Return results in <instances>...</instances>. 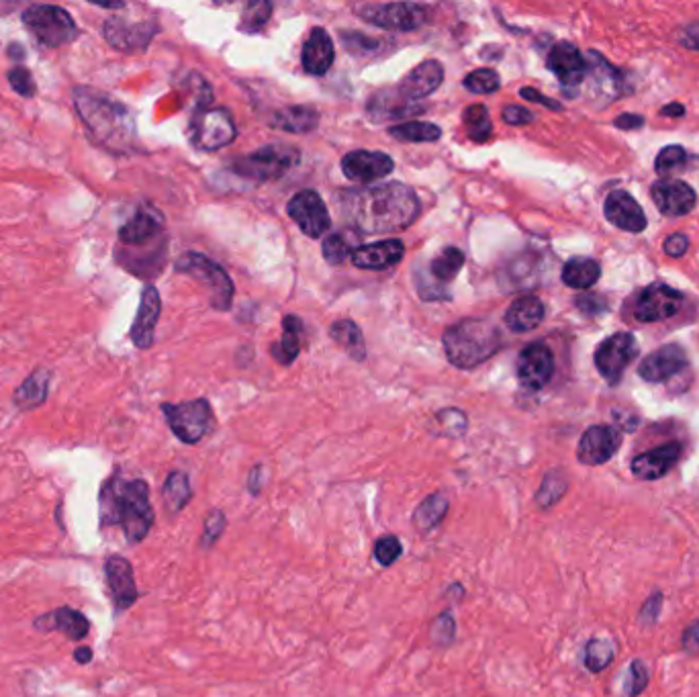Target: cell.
Listing matches in <instances>:
<instances>
[{"label":"cell","mask_w":699,"mask_h":697,"mask_svg":"<svg viewBox=\"0 0 699 697\" xmlns=\"http://www.w3.org/2000/svg\"><path fill=\"white\" fill-rule=\"evenodd\" d=\"M342 209L346 219L364 234H393L407 229L419 215V199L403 182H385L344 193Z\"/></svg>","instance_id":"6da1fadb"},{"label":"cell","mask_w":699,"mask_h":697,"mask_svg":"<svg viewBox=\"0 0 699 697\" xmlns=\"http://www.w3.org/2000/svg\"><path fill=\"white\" fill-rule=\"evenodd\" d=\"M101 528H121L127 544L144 542L156 522L150 501V485L144 479H123L111 475L99 495Z\"/></svg>","instance_id":"7a4b0ae2"},{"label":"cell","mask_w":699,"mask_h":697,"mask_svg":"<svg viewBox=\"0 0 699 697\" xmlns=\"http://www.w3.org/2000/svg\"><path fill=\"white\" fill-rule=\"evenodd\" d=\"M72 99L80 121L101 148L115 154H127L135 148V119L123 103L90 86H76Z\"/></svg>","instance_id":"3957f363"},{"label":"cell","mask_w":699,"mask_h":697,"mask_svg":"<svg viewBox=\"0 0 699 697\" xmlns=\"http://www.w3.org/2000/svg\"><path fill=\"white\" fill-rule=\"evenodd\" d=\"M446 358L460 370H471L487 362L499 350V332L487 319H462L442 336Z\"/></svg>","instance_id":"277c9868"},{"label":"cell","mask_w":699,"mask_h":697,"mask_svg":"<svg viewBox=\"0 0 699 697\" xmlns=\"http://www.w3.org/2000/svg\"><path fill=\"white\" fill-rule=\"evenodd\" d=\"M23 25L45 48H62L80 35L72 15L56 5H31L23 13Z\"/></svg>","instance_id":"5b68a950"},{"label":"cell","mask_w":699,"mask_h":697,"mask_svg":"<svg viewBox=\"0 0 699 697\" xmlns=\"http://www.w3.org/2000/svg\"><path fill=\"white\" fill-rule=\"evenodd\" d=\"M301 154L295 146H264L240 160L233 162L231 170L258 182L278 180L299 166Z\"/></svg>","instance_id":"8992f818"},{"label":"cell","mask_w":699,"mask_h":697,"mask_svg":"<svg viewBox=\"0 0 699 697\" xmlns=\"http://www.w3.org/2000/svg\"><path fill=\"white\" fill-rule=\"evenodd\" d=\"M162 413L172 434L184 444H199L215 424L213 409L207 399L184 403H164Z\"/></svg>","instance_id":"52a82bcc"},{"label":"cell","mask_w":699,"mask_h":697,"mask_svg":"<svg viewBox=\"0 0 699 697\" xmlns=\"http://www.w3.org/2000/svg\"><path fill=\"white\" fill-rule=\"evenodd\" d=\"M176 270L182 274H189L191 278H195V281L205 285L207 291L211 293V305L217 311H227L231 307L236 287H233L231 278L219 264H215L203 254L186 252L184 256L178 258Z\"/></svg>","instance_id":"ba28073f"},{"label":"cell","mask_w":699,"mask_h":697,"mask_svg":"<svg viewBox=\"0 0 699 697\" xmlns=\"http://www.w3.org/2000/svg\"><path fill=\"white\" fill-rule=\"evenodd\" d=\"M236 135V123L225 109H203L193 115L189 125L191 144L203 152H215L229 146Z\"/></svg>","instance_id":"9c48e42d"},{"label":"cell","mask_w":699,"mask_h":697,"mask_svg":"<svg viewBox=\"0 0 699 697\" xmlns=\"http://www.w3.org/2000/svg\"><path fill=\"white\" fill-rule=\"evenodd\" d=\"M638 356V342L632 334H614L612 338L603 340L595 352V366L599 375L610 385H618L626 368Z\"/></svg>","instance_id":"30bf717a"},{"label":"cell","mask_w":699,"mask_h":697,"mask_svg":"<svg viewBox=\"0 0 699 697\" xmlns=\"http://www.w3.org/2000/svg\"><path fill=\"white\" fill-rule=\"evenodd\" d=\"M158 33V25L154 21H127L121 15H113L103 25L105 41L117 52L133 54L144 52Z\"/></svg>","instance_id":"8fae6325"},{"label":"cell","mask_w":699,"mask_h":697,"mask_svg":"<svg viewBox=\"0 0 699 697\" xmlns=\"http://www.w3.org/2000/svg\"><path fill=\"white\" fill-rule=\"evenodd\" d=\"M360 17L387 31H413L428 21L424 7L413 3H389V5H366L360 9Z\"/></svg>","instance_id":"7c38bea8"},{"label":"cell","mask_w":699,"mask_h":697,"mask_svg":"<svg viewBox=\"0 0 699 697\" xmlns=\"http://www.w3.org/2000/svg\"><path fill=\"white\" fill-rule=\"evenodd\" d=\"M289 217L299 225L307 238H321L332 227V217L323 199L315 191L297 193L287 205Z\"/></svg>","instance_id":"4fadbf2b"},{"label":"cell","mask_w":699,"mask_h":697,"mask_svg":"<svg viewBox=\"0 0 699 697\" xmlns=\"http://www.w3.org/2000/svg\"><path fill=\"white\" fill-rule=\"evenodd\" d=\"M683 305V293L655 283L646 287L636 303H634V317L642 323H652V321H663L673 317Z\"/></svg>","instance_id":"5bb4252c"},{"label":"cell","mask_w":699,"mask_h":697,"mask_svg":"<svg viewBox=\"0 0 699 697\" xmlns=\"http://www.w3.org/2000/svg\"><path fill=\"white\" fill-rule=\"evenodd\" d=\"M105 577H107V585L111 591V601H113L115 614H123L125 610H129L133 606L139 597L133 567L125 559V556L111 554V556H107V561H105Z\"/></svg>","instance_id":"9a60e30c"},{"label":"cell","mask_w":699,"mask_h":697,"mask_svg":"<svg viewBox=\"0 0 699 697\" xmlns=\"http://www.w3.org/2000/svg\"><path fill=\"white\" fill-rule=\"evenodd\" d=\"M622 446V434L612 426H591L579 440L577 458L587 467H599L614 458Z\"/></svg>","instance_id":"2e32d148"},{"label":"cell","mask_w":699,"mask_h":697,"mask_svg":"<svg viewBox=\"0 0 699 697\" xmlns=\"http://www.w3.org/2000/svg\"><path fill=\"white\" fill-rule=\"evenodd\" d=\"M554 375V356L552 350L542 344H530L522 350L518 358V379L520 385L528 391H540L548 385Z\"/></svg>","instance_id":"e0dca14e"},{"label":"cell","mask_w":699,"mask_h":697,"mask_svg":"<svg viewBox=\"0 0 699 697\" xmlns=\"http://www.w3.org/2000/svg\"><path fill=\"white\" fill-rule=\"evenodd\" d=\"M395 170V162L385 152L356 150L342 158V172L348 180L370 184L387 178Z\"/></svg>","instance_id":"ac0fdd59"},{"label":"cell","mask_w":699,"mask_h":697,"mask_svg":"<svg viewBox=\"0 0 699 697\" xmlns=\"http://www.w3.org/2000/svg\"><path fill=\"white\" fill-rule=\"evenodd\" d=\"M652 201L667 217H683L697 205V195L683 180H659L652 184Z\"/></svg>","instance_id":"d6986e66"},{"label":"cell","mask_w":699,"mask_h":697,"mask_svg":"<svg viewBox=\"0 0 699 697\" xmlns=\"http://www.w3.org/2000/svg\"><path fill=\"white\" fill-rule=\"evenodd\" d=\"M685 366H687L685 350L677 344H669L659 348L657 352L648 354L640 362L638 373L646 383H665L677 373H681Z\"/></svg>","instance_id":"ffe728a7"},{"label":"cell","mask_w":699,"mask_h":697,"mask_svg":"<svg viewBox=\"0 0 699 697\" xmlns=\"http://www.w3.org/2000/svg\"><path fill=\"white\" fill-rule=\"evenodd\" d=\"M160 311H162L160 293L156 287L148 285L142 291V301H139V309H137V315L133 321V328L129 332V338L135 344V348L148 350L154 344L156 323L160 319Z\"/></svg>","instance_id":"44dd1931"},{"label":"cell","mask_w":699,"mask_h":697,"mask_svg":"<svg viewBox=\"0 0 699 697\" xmlns=\"http://www.w3.org/2000/svg\"><path fill=\"white\" fill-rule=\"evenodd\" d=\"M546 64H548V70L556 74V78L561 80L565 88L579 86L585 80L587 66H589L583 54L569 41L556 43L548 54Z\"/></svg>","instance_id":"7402d4cb"},{"label":"cell","mask_w":699,"mask_h":697,"mask_svg":"<svg viewBox=\"0 0 699 697\" xmlns=\"http://www.w3.org/2000/svg\"><path fill=\"white\" fill-rule=\"evenodd\" d=\"M33 628L37 632H43V634H50V632H60L64 634L68 640H74V642H80L88 636L90 632V620L70 608V606H62V608H56L48 614H41L33 620Z\"/></svg>","instance_id":"603a6c76"},{"label":"cell","mask_w":699,"mask_h":697,"mask_svg":"<svg viewBox=\"0 0 699 697\" xmlns=\"http://www.w3.org/2000/svg\"><path fill=\"white\" fill-rule=\"evenodd\" d=\"M681 444L669 442L655 450L638 454L632 460V473L640 481H657L663 479L681 458Z\"/></svg>","instance_id":"cb8c5ba5"},{"label":"cell","mask_w":699,"mask_h":697,"mask_svg":"<svg viewBox=\"0 0 699 697\" xmlns=\"http://www.w3.org/2000/svg\"><path fill=\"white\" fill-rule=\"evenodd\" d=\"M444 82V66L438 60H426L415 66L399 84V92L409 101L430 97Z\"/></svg>","instance_id":"d4e9b609"},{"label":"cell","mask_w":699,"mask_h":697,"mask_svg":"<svg viewBox=\"0 0 699 697\" xmlns=\"http://www.w3.org/2000/svg\"><path fill=\"white\" fill-rule=\"evenodd\" d=\"M603 211L612 225H616L624 231H630V234H640V231L646 229L648 221H646L642 207L626 191L610 193V197L605 199Z\"/></svg>","instance_id":"484cf974"},{"label":"cell","mask_w":699,"mask_h":697,"mask_svg":"<svg viewBox=\"0 0 699 697\" xmlns=\"http://www.w3.org/2000/svg\"><path fill=\"white\" fill-rule=\"evenodd\" d=\"M405 256V246L401 240H385L354 248L350 252L352 264L362 270H387L399 264Z\"/></svg>","instance_id":"4316f807"},{"label":"cell","mask_w":699,"mask_h":697,"mask_svg":"<svg viewBox=\"0 0 699 697\" xmlns=\"http://www.w3.org/2000/svg\"><path fill=\"white\" fill-rule=\"evenodd\" d=\"M301 60H303L305 72L313 76H323L334 66V60H336L334 41L323 27H315L311 31L309 39L303 45Z\"/></svg>","instance_id":"83f0119b"},{"label":"cell","mask_w":699,"mask_h":697,"mask_svg":"<svg viewBox=\"0 0 699 697\" xmlns=\"http://www.w3.org/2000/svg\"><path fill=\"white\" fill-rule=\"evenodd\" d=\"M164 221L154 209H139L127 223L119 229V240L125 246H144L162 234Z\"/></svg>","instance_id":"f1b7e54d"},{"label":"cell","mask_w":699,"mask_h":697,"mask_svg":"<svg viewBox=\"0 0 699 697\" xmlns=\"http://www.w3.org/2000/svg\"><path fill=\"white\" fill-rule=\"evenodd\" d=\"M544 315H546L544 303L534 295H526L509 305V309L505 311V323L511 332L526 334L538 328V325L544 321Z\"/></svg>","instance_id":"f546056e"},{"label":"cell","mask_w":699,"mask_h":697,"mask_svg":"<svg viewBox=\"0 0 699 697\" xmlns=\"http://www.w3.org/2000/svg\"><path fill=\"white\" fill-rule=\"evenodd\" d=\"M366 111L375 121H389V119L409 117L422 109H419L413 101L405 99L399 92V88H385L370 99Z\"/></svg>","instance_id":"4dcf8cb0"},{"label":"cell","mask_w":699,"mask_h":697,"mask_svg":"<svg viewBox=\"0 0 699 697\" xmlns=\"http://www.w3.org/2000/svg\"><path fill=\"white\" fill-rule=\"evenodd\" d=\"M52 373L48 368H35L33 373L17 387L13 393V403L21 411H31L41 407L50 395Z\"/></svg>","instance_id":"1f68e13d"},{"label":"cell","mask_w":699,"mask_h":697,"mask_svg":"<svg viewBox=\"0 0 699 697\" xmlns=\"http://www.w3.org/2000/svg\"><path fill=\"white\" fill-rule=\"evenodd\" d=\"M448 511H450V499L446 493L438 491V493L428 495L422 503L413 509L411 522L417 528V532L428 534L446 520Z\"/></svg>","instance_id":"d6a6232c"},{"label":"cell","mask_w":699,"mask_h":697,"mask_svg":"<svg viewBox=\"0 0 699 697\" xmlns=\"http://www.w3.org/2000/svg\"><path fill=\"white\" fill-rule=\"evenodd\" d=\"M162 499H164L166 514L178 516L180 511L193 499V487H191L189 475H186L184 471H172L164 481Z\"/></svg>","instance_id":"836d02e7"},{"label":"cell","mask_w":699,"mask_h":697,"mask_svg":"<svg viewBox=\"0 0 699 697\" xmlns=\"http://www.w3.org/2000/svg\"><path fill=\"white\" fill-rule=\"evenodd\" d=\"M272 127L289 133H311L319 125V113L311 107H287L276 111L270 119Z\"/></svg>","instance_id":"e575fe53"},{"label":"cell","mask_w":699,"mask_h":697,"mask_svg":"<svg viewBox=\"0 0 699 697\" xmlns=\"http://www.w3.org/2000/svg\"><path fill=\"white\" fill-rule=\"evenodd\" d=\"M303 321L297 315H287L283 319V338L272 348V356L281 364H291L301 352Z\"/></svg>","instance_id":"d590c367"},{"label":"cell","mask_w":699,"mask_h":697,"mask_svg":"<svg viewBox=\"0 0 699 697\" xmlns=\"http://www.w3.org/2000/svg\"><path fill=\"white\" fill-rule=\"evenodd\" d=\"M601 276V266L591 258H573L563 268V283L571 289H591Z\"/></svg>","instance_id":"8d00e7d4"},{"label":"cell","mask_w":699,"mask_h":697,"mask_svg":"<svg viewBox=\"0 0 699 697\" xmlns=\"http://www.w3.org/2000/svg\"><path fill=\"white\" fill-rule=\"evenodd\" d=\"M389 135L403 144H432L442 137V129L428 121H407L401 125H393Z\"/></svg>","instance_id":"74e56055"},{"label":"cell","mask_w":699,"mask_h":697,"mask_svg":"<svg viewBox=\"0 0 699 697\" xmlns=\"http://www.w3.org/2000/svg\"><path fill=\"white\" fill-rule=\"evenodd\" d=\"M330 338L334 342H338L346 354H350L354 360H364L366 356V346H364V338L358 325L350 319H340L336 323H332L330 328Z\"/></svg>","instance_id":"f35d334b"},{"label":"cell","mask_w":699,"mask_h":697,"mask_svg":"<svg viewBox=\"0 0 699 697\" xmlns=\"http://www.w3.org/2000/svg\"><path fill=\"white\" fill-rule=\"evenodd\" d=\"M569 491V477L563 469H552L544 475L540 489L536 491V503L540 509H552Z\"/></svg>","instance_id":"ab89813d"},{"label":"cell","mask_w":699,"mask_h":697,"mask_svg":"<svg viewBox=\"0 0 699 697\" xmlns=\"http://www.w3.org/2000/svg\"><path fill=\"white\" fill-rule=\"evenodd\" d=\"M462 123L475 144H487L493 135V123L489 117V109L485 105H471L462 113Z\"/></svg>","instance_id":"60d3db41"},{"label":"cell","mask_w":699,"mask_h":697,"mask_svg":"<svg viewBox=\"0 0 699 697\" xmlns=\"http://www.w3.org/2000/svg\"><path fill=\"white\" fill-rule=\"evenodd\" d=\"M464 252L454 248V246H448L444 248L430 264V274L436 278L438 283L446 285V283H452L454 278L458 276V272L462 270L464 266Z\"/></svg>","instance_id":"b9f144b4"},{"label":"cell","mask_w":699,"mask_h":697,"mask_svg":"<svg viewBox=\"0 0 699 697\" xmlns=\"http://www.w3.org/2000/svg\"><path fill=\"white\" fill-rule=\"evenodd\" d=\"M616 650L612 646L610 640L605 638H591L585 644V653H583V663L591 673H601L603 669H608L614 661Z\"/></svg>","instance_id":"7bdbcfd3"},{"label":"cell","mask_w":699,"mask_h":697,"mask_svg":"<svg viewBox=\"0 0 699 697\" xmlns=\"http://www.w3.org/2000/svg\"><path fill=\"white\" fill-rule=\"evenodd\" d=\"M454 638H456V620L450 610H444L430 624V640L438 648H448L452 646Z\"/></svg>","instance_id":"ee69618b"},{"label":"cell","mask_w":699,"mask_h":697,"mask_svg":"<svg viewBox=\"0 0 699 697\" xmlns=\"http://www.w3.org/2000/svg\"><path fill=\"white\" fill-rule=\"evenodd\" d=\"M225 528H227L225 511L223 509H211L209 514L205 516V522H203V534H201L199 546L203 550H211L221 540Z\"/></svg>","instance_id":"f6af8a7d"},{"label":"cell","mask_w":699,"mask_h":697,"mask_svg":"<svg viewBox=\"0 0 699 697\" xmlns=\"http://www.w3.org/2000/svg\"><path fill=\"white\" fill-rule=\"evenodd\" d=\"M499 86V74L491 68H479L464 78V88L473 95H491V92L499 90Z\"/></svg>","instance_id":"bcb514c9"},{"label":"cell","mask_w":699,"mask_h":697,"mask_svg":"<svg viewBox=\"0 0 699 697\" xmlns=\"http://www.w3.org/2000/svg\"><path fill=\"white\" fill-rule=\"evenodd\" d=\"M436 422L440 426V436L448 438H460L466 428H469V420L460 409H444L436 415Z\"/></svg>","instance_id":"7dc6e473"},{"label":"cell","mask_w":699,"mask_h":697,"mask_svg":"<svg viewBox=\"0 0 699 697\" xmlns=\"http://www.w3.org/2000/svg\"><path fill=\"white\" fill-rule=\"evenodd\" d=\"M403 554V544L397 536L393 534H387V536H381L377 542H375V561L381 565V567H391L397 563L399 556Z\"/></svg>","instance_id":"c3c4849f"},{"label":"cell","mask_w":699,"mask_h":697,"mask_svg":"<svg viewBox=\"0 0 699 697\" xmlns=\"http://www.w3.org/2000/svg\"><path fill=\"white\" fill-rule=\"evenodd\" d=\"M272 13V5L270 3H250L242 15V31H258L262 29Z\"/></svg>","instance_id":"681fc988"},{"label":"cell","mask_w":699,"mask_h":697,"mask_svg":"<svg viewBox=\"0 0 699 697\" xmlns=\"http://www.w3.org/2000/svg\"><path fill=\"white\" fill-rule=\"evenodd\" d=\"M9 82H11V88L17 92V95H21L23 99H33L35 97V92H37V84H35V78L33 74L23 68V66H13L9 70Z\"/></svg>","instance_id":"f907efd6"},{"label":"cell","mask_w":699,"mask_h":697,"mask_svg":"<svg viewBox=\"0 0 699 697\" xmlns=\"http://www.w3.org/2000/svg\"><path fill=\"white\" fill-rule=\"evenodd\" d=\"M648 685V669L642 661H632L628 675H626V683H624V691L628 697H638Z\"/></svg>","instance_id":"816d5d0a"},{"label":"cell","mask_w":699,"mask_h":697,"mask_svg":"<svg viewBox=\"0 0 699 697\" xmlns=\"http://www.w3.org/2000/svg\"><path fill=\"white\" fill-rule=\"evenodd\" d=\"M685 150L681 146H667L665 150H661V154L657 156L655 160V170L663 176V174H669L677 168L683 166L685 162Z\"/></svg>","instance_id":"f5cc1de1"},{"label":"cell","mask_w":699,"mask_h":697,"mask_svg":"<svg viewBox=\"0 0 699 697\" xmlns=\"http://www.w3.org/2000/svg\"><path fill=\"white\" fill-rule=\"evenodd\" d=\"M661 610H663V593L659 589H655L648 595V599L644 601V606L640 608V616H638L640 626H644V628L655 626L657 620H659Z\"/></svg>","instance_id":"db71d44e"},{"label":"cell","mask_w":699,"mask_h":697,"mask_svg":"<svg viewBox=\"0 0 699 697\" xmlns=\"http://www.w3.org/2000/svg\"><path fill=\"white\" fill-rule=\"evenodd\" d=\"M321 252H323V258L328 260L330 264H342L348 258L350 248L340 234H332V236L325 238Z\"/></svg>","instance_id":"11a10c76"},{"label":"cell","mask_w":699,"mask_h":697,"mask_svg":"<svg viewBox=\"0 0 699 697\" xmlns=\"http://www.w3.org/2000/svg\"><path fill=\"white\" fill-rule=\"evenodd\" d=\"M501 117H503V121H505L507 125H514V127L528 125V123L534 121V115H532L528 109L520 107V105H507V107H503Z\"/></svg>","instance_id":"9f6ffc18"},{"label":"cell","mask_w":699,"mask_h":697,"mask_svg":"<svg viewBox=\"0 0 699 697\" xmlns=\"http://www.w3.org/2000/svg\"><path fill=\"white\" fill-rule=\"evenodd\" d=\"M681 644L687 655H699V620H693L681 636Z\"/></svg>","instance_id":"6f0895ef"},{"label":"cell","mask_w":699,"mask_h":697,"mask_svg":"<svg viewBox=\"0 0 699 697\" xmlns=\"http://www.w3.org/2000/svg\"><path fill=\"white\" fill-rule=\"evenodd\" d=\"M689 248V238L685 234H673L665 240V254L671 258H681Z\"/></svg>","instance_id":"680465c9"},{"label":"cell","mask_w":699,"mask_h":697,"mask_svg":"<svg viewBox=\"0 0 699 697\" xmlns=\"http://www.w3.org/2000/svg\"><path fill=\"white\" fill-rule=\"evenodd\" d=\"M520 95H522V99H526V101H530V103L544 105V107H548V109H552V111H563V105H561V103H556V101L544 97L542 92H538L536 88H528V86H526V88L520 90Z\"/></svg>","instance_id":"91938a15"},{"label":"cell","mask_w":699,"mask_h":697,"mask_svg":"<svg viewBox=\"0 0 699 697\" xmlns=\"http://www.w3.org/2000/svg\"><path fill=\"white\" fill-rule=\"evenodd\" d=\"M681 43L685 45L687 50H693V52H699V23H693V25H687L681 33Z\"/></svg>","instance_id":"94428289"},{"label":"cell","mask_w":699,"mask_h":697,"mask_svg":"<svg viewBox=\"0 0 699 697\" xmlns=\"http://www.w3.org/2000/svg\"><path fill=\"white\" fill-rule=\"evenodd\" d=\"M262 481H264V469H262V464H256V467L248 475V493L258 497L262 493V485H264Z\"/></svg>","instance_id":"6125c7cd"},{"label":"cell","mask_w":699,"mask_h":697,"mask_svg":"<svg viewBox=\"0 0 699 697\" xmlns=\"http://www.w3.org/2000/svg\"><path fill=\"white\" fill-rule=\"evenodd\" d=\"M642 125H644V119L640 115H632V113H624V115H620V119H616V127H622V129H636Z\"/></svg>","instance_id":"be15d7a7"},{"label":"cell","mask_w":699,"mask_h":697,"mask_svg":"<svg viewBox=\"0 0 699 697\" xmlns=\"http://www.w3.org/2000/svg\"><path fill=\"white\" fill-rule=\"evenodd\" d=\"M577 305H579V307H581L585 313H601V311H603V307H605V305H603V301H597V299H595V297H591V295H589V297L579 299V301H577Z\"/></svg>","instance_id":"e7e4bbea"},{"label":"cell","mask_w":699,"mask_h":697,"mask_svg":"<svg viewBox=\"0 0 699 697\" xmlns=\"http://www.w3.org/2000/svg\"><path fill=\"white\" fill-rule=\"evenodd\" d=\"M92 657H95V653H92V648L90 646H78L74 650V661L78 665H88L92 661Z\"/></svg>","instance_id":"03108f58"},{"label":"cell","mask_w":699,"mask_h":697,"mask_svg":"<svg viewBox=\"0 0 699 697\" xmlns=\"http://www.w3.org/2000/svg\"><path fill=\"white\" fill-rule=\"evenodd\" d=\"M661 115H665V117H683L685 115V107L679 105V103H673L669 107H663Z\"/></svg>","instance_id":"003e7915"}]
</instances>
